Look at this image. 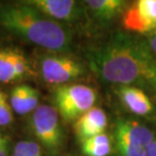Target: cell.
Returning a JSON list of instances; mask_svg holds the SVG:
<instances>
[{"instance_id":"obj_1","label":"cell","mask_w":156,"mask_h":156,"mask_svg":"<svg viewBox=\"0 0 156 156\" xmlns=\"http://www.w3.org/2000/svg\"><path fill=\"white\" fill-rule=\"evenodd\" d=\"M91 69L101 79L147 90L156 98V60L146 42L116 33L88 54Z\"/></svg>"},{"instance_id":"obj_2","label":"cell","mask_w":156,"mask_h":156,"mask_svg":"<svg viewBox=\"0 0 156 156\" xmlns=\"http://www.w3.org/2000/svg\"><path fill=\"white\" fill-rule=\"evenodd\" d=\"M0 26L27 42L56 53L69 52L72 34L26 1L0 4Z\"/></svg>"},{"instance_id":"obj_3","label":"cell","mask_w":156,"mask_h":156,"mask_svg":"<svg viewBox=\"0 0 156 156\" xmlns=\"http://www.w3.org/2000/svg\"><path fill=\"white\" fill-rule=\"evenodd\" d=\"M30 128L50 155L60 153L64 145V132L56 108L40 105L30 118Z\"/></svg>"},{"instance_id":"obj_4","label":"cell","mask_w":156,"mask_h":156,"mask_svg":"<svg viewBox=\"0 0 156 156\" xmlns=\"http://www.w3.org/2000/svg\"><path fill=\"white\" fill-rule=\"evenodd\" d=\"M96 91L85 84H65L54 90L55 108L65 121H76L94 107Z\"/></svg>"},{"instance_id":"obj_5","label":"cell","mask_w":156,"mask_h":156,"mask_svg":"<svg viewBox=\"0 0 156 156\" xmlns=\"http://www.w3.org/2000/svg\"><path fill=\"white\" fill-rule=\"evenodd\" d=\"M114 135L119 156H146L154 141V133L149 128L130 120L118 121Z\"/></svg>"},{"instance_id":"obj_6","label":"cell","mask_w":156,"mask_h":156,"mask_svg":"<svg viewBox=\"0 0 156 156\" xmlns=\"http://www.w3.org/2000/svg\"><path fill=\"white\" fill-rule=\"evenodd\" d=\"M39 71L47 83L60 86L84 75L86 69L75 58L57 53L43 56L39 61Z\"/></svg>"},{"instance_id":"obj_7","label":"cell","mask_w":156,"mask_h":156,"mask_svg":"<svg viewBox=\"0 0 156 156\" xmlns=\"http://www.w3.org/2000/svg\"><path fill=\"white\" fill-rule=\"evenodd\" d=\"M123 26L139 34L156 29V0H138L131 4L124 12Z\"/></svg>"},{"instance_id":"obj_8","label":"cell","mask_w":156,"mask_h":156,"mask_svg":"<svg viewBox=\"0 0 156 156\" xmlns=\"http://www.w3.org/2000/svg\"><path fill=\"white\" fill-rule=\"evenodd\" d=\"M32 71L30 61L18 48L0 49V82H17Z\"/></svg>"},{"instance_id":"obj_9","label":"cell","mask_w":156,"mask_h":156,"mask_svg":"<svg viewBox=\"0 0 156 156\" xmlns=\"http://www.w3.org/2000/svg\"><path fill=\"white\" fill-rule=\"evenodd\" d=\"M26 2L59 23H72L83 15V4L74 0H29Z\"/></svg>"},{"instance_id":"obj_10","label":"cell","mask_w":156,"mask_h":156,"mask_svg":"<svg viewBox=\"0 0 156 156\" xmlns=\"http://www.w3.org/2000/svg\"><path fill=\"white\" fill-rule=\"evenodd\" d=\"M108 124L107 114L101 108L93 107L79 117L74 124V131L80 141L105 133Z\"/></svg>"},{"instance_id":"obj_11","label":"cell","mask_w":156,"mask_h":156,"mask_svg":"<svg viewBox=\"0 0 156 156\" xmlns=\"http://www.w3.org/2000/svg\"><path fill=\"white\" fill-rule=\"evenodd\" d=\"M116 93L124 105L132 113L146 116L153 112V104L144 90L135 86L119 85Z\"/></svg>"},{"instance_id":"obj_12","label":"cell","mask_w":156,"mask_h":156,"mask_svg":"<svg viewBox=\"0 0 156 156\" xmlns=\"http://www.w3.org/2000/svg\"><path fill=\"white\" fill-rule=\"evenodd\" d=\"M39 101L40 91L27 84L14 86L9 96L12 111L18 115H27L35 112L40 105Z\"/></svg>"},{"instance_id":"obj_13","label":"cell","mask_w":156,"mask_h":156,"mask_svg":"<svg viewBox=\"0 0 156 156\" xmlns=\"http://www.w3.org/2000/svg\"><path fill=\"white\" fill-rule=\"evenodd\" d=\"M84 5L99 20H111L118 16L126 6L123 0H87Z\"/></svg>"},{"instance_id":"obj_14","label":"cell","mask_w":156,"mask_h":156,"mask_svg":"<svg viewBox=\"0 0 156 156\" xmlns=\"http://www.w3.org/2000/svg\"><path fill=\"white\" fill-rule=\"evenodd\" d=\"M81 150L86 156H108L112 151V141L102 133L81 141Z\"/></svg>"},{"instance_id":"obj_15","label":"cell","mask_w":156,"mask_h":156,"mask_svg":"<svg viewBox=\"0 0 156 156\" xmlns=\"http://www.w3.org/2000/svg\"><path fill=\"white\" fill-rule=\"evenodd\" d=\"M13 121V111L11 108L7 95L0 99V126H9Z\"/></svg>"},{"instance_id":"obj_16","label":"cell","mask_w":156,"mask_h":156,"mask_svg":"<svg viewBox=\"0 0 156 156\" xmlns=\"http://www.w3.org/2000/svg\"><path fill=\"white\" fill-rule=\"evenodd\" d=\"M11 150V139L0 130V156H9Z\"/></svg>"},{"instance_id":"obj_17","label":"cell","mask_w":156,"mask_h":156,"mask_svg":"<svg viewBox=\"0 0 156 156\" xmlns=\"http://www.w3.org/2000/svg\"><path fill=\"white\" fill-rule=\"evenodd\" d=\"M11 156H30L27 151V140H21L14 145Z\"/></svg>"},{"instance_id":"obj_18","label":"cell","mask_w":156,"mask_h":156,"mask_svg":"<svg viewBox=\"0 0 156 156\" xmlns=\"http://www.w3.org/2000/svg\"><path fill=\"white\" fill-rule=\"evenodd\" d=\"M146 156H156V140H154L152 144L147 148Z\"/></svg>"},{"instance_id":"obj_19","label":"cell","mask_w":156,"mask_h":156,"mask_svg":"<svg viewBox=\"0 0 156 156\" xmlns=\"http://www.w3.org/2000/svg\"><path fill=\"white\" fill-rule=\"evenodd\" d=\"M149 47H150L151 51L156 54V35L151 37L150 41H149Z\"/></svg>"}]
</instances>
